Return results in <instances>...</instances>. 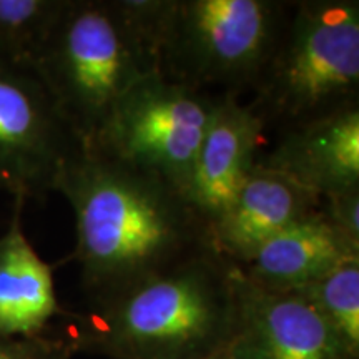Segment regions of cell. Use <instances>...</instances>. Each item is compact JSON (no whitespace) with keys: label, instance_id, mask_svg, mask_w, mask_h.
Instances as JSON below:
<instances>
[{"label":"cell","instance_id":"obj_18","mask_svg":"<svg viewBox=\"0 0 359 359\" xmlns=\"http://www.w3.org/2000/svg\"><path fill=\"white\" fill-rule=\"evenodd\" d=\"M212 359H222V358H212Z\"/></svg>","mask_w":359,"mask_h":359},{"label":"cell","instance_id":"obj_10","mask_svg":"<svg viewBox=\"0 0 359 359\" xmlns=\"http://www.w3.org/2000/svg\"><path fill=\"white\" fill-rule=\"evenodd\" d=\"M258 167L281 173L318 198L359 187V107L276 133Z\"/></svg>","mask_w":359,"mask_h":359},{"label":"cell","instance_id":"obj_9","mask_svg":"<svg viewBox=\"0 0 359 359\" xmlns=\"http://www.w3.org/2000/svg\"><path fill=\"white\" fill-rule=\"evenodd\" d=\"M264 133L262 118L250 102L219 97L187 190V200L208 230L257 167Z\"/></svg>","mask_w":359,"mask_h":359},{"label":"cell","instance_id":"obj_8","mask_svg":"<svg viewBox=\"0 0 359 359\" xmlns=\"http://www.w3.org/2000/svg\"><path fill=\"white\" fill-rule=\"evenodd\" d=\"M238 298L235 334L217 358L358 359L302 296L258 288L240 271Z\"/></svg>","mask_w":359,"mask_h":359},{"label":"cell","instance_id":"obj_1","mask_svg":"<svg viewBox=\"0 0 359 359\" xmlns=\"http://www.w3.org/2000/svg\"><path fill=\"white\" fill-rule=\"evenodd\" d=\"M55 191L75 215L74 258L88 303L215 251L183 193L95 148H80Z\"/></svg>","mask_w":359,"mask_h":359},{"label":"cell","instance_id":"obj_15","mask_svg":"<svg viewBox=\"0 0 359 359\" xmlns=\"http://www.w3.org/2000/svg\"><path fill=\"white\" fill-rule=\"evenodd\" d=\"M290 293L302 296L311 304L353 356L359 358V258L338 264L326 275Z\"/></svg>","mask_w":359,"mask_h":359},{"label":"cell","instance_id":"obj_4","mask_svg":"<svg viewBox=\"0 0 359 359\" xmlns=\"http://www.w3.org/2000/svg\"><path fill=\"white\" fill-rule=\"evenodd\" d=\"M34 72L82 147H92L116 102L156 74V60L115 0H69Z\"/></svg>","mask_w":359,"mask_h":359},{"label":"cell","instance_id":"obj_14","mask_svg":"<svg viewBox=\"0 0 359 359\" xmlns=\"http://www.w3.org/2000/svg\"><path fill=\"white\" fill-rule=\"evenodd\" d=\"M69 0H0V58L32 69Z\"/></svg>","mask_w":359,"mask_h":359},{"label":"cell","instance_id":"obj_2","mask_svg":"<svg viewBox=\"0 0 359 359\" xmlns=\"http://www.w3.org/2000/svg\"><path fill=\"white\" fill-rule=\"evenodd\" d=\"M238 278L218 253L201 255L88 303L72 336L110 359L217 358L236 330Z\"/></svg>","mask_w":359,"mask_h":359},{"label":"cell","instance_id":"obj_16","mask_svg":"<svg viewBox=\"0 0 359 359\" xmlns=\"http://www.w3.org/2000/svg\"><path fill=\"white\" fill-rule=\"evenodd\" d=\"M77 343L70 338L42 334L34 338L0 336V359H70L77 353Z\"/></svg>","mask_w":359,"mask_h":359},{"label":"cell","instance_id":"obj_17","mask_svg":"<svg viewBox=\"0 0 359 359\" xmlns=\"http://www.w3.org/2000/svg\"><path fill=\"white\" fill-rule=\"evenodd\" d=\"M321 212L341 235L359 245V187L323 198Z\"/></svg>","mask_w":359,"mask_h":359},{"label":"cell","instance_id":"obj_13","mask_svg":"<svg viewBox=\"0 0 359 359\" xmlns=\"http://www.w3.org/2000/svg\"><path fill=\"white\" fill-rule=\"evenodd\" d=\"M12 222L0 236V336L45 334L52 318L64 314L53 285L52 266L39 257L22 228L24 201H13Z\"/></svg>","mask_w":359,"mask_h":359},{"label":"cell","instance_id":"obj_7","mask_svg":"<svg viewBox=\"0 0 359 359\" xmlns=\"http://www.w3.org/2000/svg\"><path fill=\"white\" fill-rule=\"evenodd\" d=\"M80 148L39 75L0 58V191L45 200Z\"/></svg>","mask_w":359,"mask_h":359},{"label":"cell","instance_id":"obj_3","mask_svg":"<svg viewBox=\"0 0 359 359\" xmlns=\"http://www.w3.org/2000/svg\"><path fill=\"white\" fill-rule=\"evenodd\" d=\"M266 132L359 107V2L296 0L275 52L251 92Z\"/></svg>","mask_w":359,"mask_h":359},{"label":"cell","instance_id":"obj_6","mask_svg":"<svg viewBox=\"0 0 359 359\" xmlns=\"http://www.w3.org/2000/svg\"><path fill=\"white\" fill-rule=\"evenodd\" d=\"M223 97V95H222ZM219 95L170 82L158 74L116 102L92 147L148 172L187 196L196 156Z\"/></svg>","mask_w":359,"mask_h":359},{"label":"cell","instance_id":"obj_5","mask_svg":"<svg viewBox=\"0 0 359 359\" xmlns=\"http://www.w3.org/2000/svg\"><path fill=\"white\" fill-rule=\"evenodd\" d=\"M291 11L285 0H175L156 74L212 95L253 92Z\"/></svg>","mask_w":359,"mask_h":359},{"label":"cell","instance_id":"obj_11","mask_svg":"<svg viewBox=\"0 0 359 359\" xmlns=\"http://www.w3.org/2000/svg\"><path fill=\"white\" fill-rule=\"evenodd\" d=\"M321 210V198L281 173L255 167L243 187L210 226V240L219 257L243 263L264 241Z\"/></svg>","mask_w":359,"mask_h":359},{"label":"cell","instance_id":"obj_12","mask_svg":"<svg viewBox=\"0 0 359 359\" xmlns=\"http://www.w3.org/2000/svg\"><path fill=\"white\" fill-rule=\"evenodd\" d=\"M351 258H359V245L341 235L320 210L269 238L236 268L258 288L288 293Z\"/></svg>","mask_w":359,"mask_h":359}]
</instances>
